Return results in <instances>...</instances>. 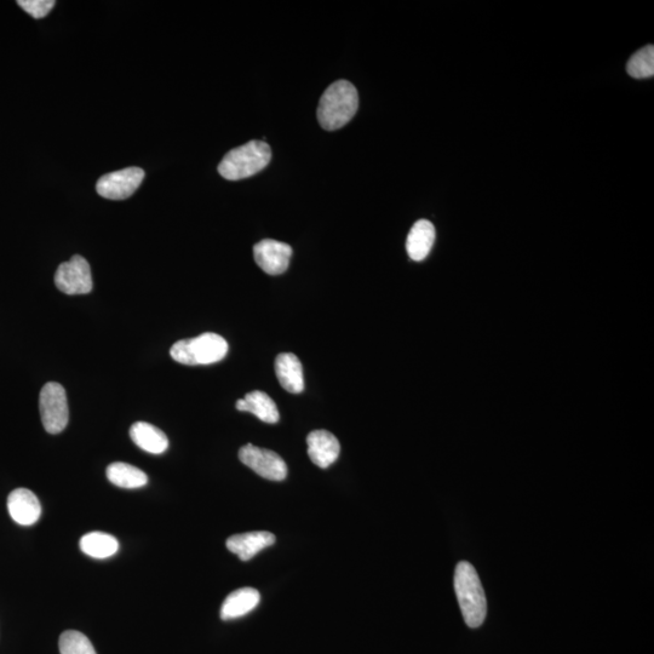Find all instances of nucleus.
<instances>
[{
  "instance_id": "nucleus-8",
  "label": "nucleus",
  "mask_w": 654,
  "mask_h": 654,
  "mask_svg": "<svg viewBox=\"0 0 654 654\" xmlns=\"http://www.w3.org/2000/svg\"><path fill=\"white\" fill-rule=\"evenodd\" d=\"M145 179V171L140 168H126L102 176L97 182V193L109 200H124L133 195Z\"/></svg>"
},
{
  "instance_id": "nucleus-18",
  "label": "nucleus",
  "mask_w": 654,
  "mask_h": 654,
  "mask_svg": "<svg viewBox=\"0 0 654 654\" xmlns=\"http://www.w3.org/2000/svg\"><path fill=\"white\" fill-rule=\"evenodd\" d=\"M107 479L122 489H140L148 483V476L131 464L117 462L107 468Z\"/></svg>"
},
{
  "instance_id": "nucleus-10",
  "label": "nucleus",
  "mask_w": 654,
  "mask_h": 654,
  "mask_svg": "<svg viewBox=\"0 0 654 654\" xmlns=\"http://www.w3.org/2000/svg\"><path fill=\"white\" fill-rule=\"evenodd\" d=\"M307 445L309 458L321 469L329 468L340 456V441L327 430H314L307 436Z\"/></svg>"
},
{
  "instance_id": "nucleus-2",
  "label": "nucleus",
  "mask_w": 654,
  "mask_h": 654,
  "mask_svg": "<svg viewBox=\"0 0 654 654\" xmlns=\"http://www.w3.org/2000/svg\"><path fill=\"white\" fill-rule=\"evenodd\" d=\"M455 590L464 622L470 628H479L486 618V596L478 572L467 561L456 567Z\"/></svg>"
},
{
  "instance_id": "nucleus-11",
  "label": "nucleus",
  "mask_w": 654,
  "mask_h": 654,
  "mask_svg": "<svg viewBox=\"0 0 654 654\" xmlns=\"http://www.w3.org/2000/svg\"><path fill=\"white\" fill-rule=\"evenodd\" d=\"M8 510L11 519L22 526L36 524L42 515V506L38 497L27 489H17L10 493Z\"/></svg>"
},
{
  "instance_id": "nucleus-5",
  "label": "nucleus",
  "mask_w": 654,
  "mask_h": 654,
  "mask_svg": "<svg viewBox=\"0 0 654 654\" xmlns=\"http://www.w3.org/2000/svg\"><path fill=\"white\" fill-rule=\"evenodd\" d=\"M40 417L49 434H59L66 429L70 421L67 394L60 383L45 384L39 397Z\"/></svg>"
},
{
  "instance_id": "nucleus-6",
  "label": "nucleus",
  "mask_w": 654,
  "mask_h": 654,
  "mask_svg": "<svg viewBox=\"0 0 654 654\" xmlns=\"http://www.w3.org/2000/svg\"><path fill=\"white\" fill-rule=\"evenodd\" d=\"M55 284L63 294L86 295L93 290V275L89 262L82 256H73L62 263L55 274Z\"/></svg>"
},
{
  "instance_id": "nucleus-20",
  "label": "nucleus",
  "mask_w": 654,
  "mask_h": 654,
  "mask_svg": "<svg viewBox=\"0 0 654 654\" xmlns=\"http://www.w3.org/2000/svg\"><path fill=\"white\" fill-rule=\"evenodd\" d=\"M627 72L635 79L651 78L654 74V47L647 45L641 49L628 62Z\"/></svg>"
},
{
  "instance_id": "nucleus-1",
  "label": "nucleus",
  "mask_w": 654,
  "mask_h": 654,
  "mask_svg": "<svg viewBox=\"0 0 654 654\" xmlns=\"http://www.w3.org/2000/svg\"><path fill=\"white\" fill-rule=\"evenodd\" d=\"M359 108V95L348 80H337L321 96L317 117L321 128L335 131L351 122Z\"/></svg>"
},
{
  "instance_id": "nucleus-16",
  "label": "nucleus",
  "mask_w": 654,
  "mask_h": 654,
  "mask_svg": "<svg viewBox=\"0 0 654 654\" xmlns=\"http://www.w3.org/2000/svg\"><path fill=\"white\" fill-rule=\"evenodd\" d=\"M130 438L141 450L160 455L168 450L169 439L163 430L146 422H136L130 428Z\"/></svg>"
},
{
  "instance_id": "nucleus-21",
  "label": "nucleus",
  "mask_w": 654,
  "mask_h": 654,
  "mask_svg": "<svg viewBox=\"0 0 654 654\" xmlns=\"http://www.w3.org/2000/svg\"><path fill=\"white\" fill-rule=\"evenodd\" d=\"M59 647L61 654H97L90 640L76 630L65 631L60 636Z\"/></svg>"
},
{
  "instance_id": "nucleus-22",
  "label": "nucleus",
  "mask_w": 654,
  "mask_h": 654,
  "mask_svg": "<svg viewBox=\"0 0 654 654\" xmlns=\"http://www.w3.org/2000/svg\"><path fill=\"white\" fill-rule=\"evenodd\" d=\"M17 4L34 19H43L53 10L56 3L54 0H19Z\"/></svg>"
},
{
  "instance_id": "nucleus-17",
  "label": "nucleus",
  "mask_w": 654,
  "mask_h": 654,
  "mask_svg": "<svg viewBox=\"0 0 654 654\" xmlns=\"http://www.w3.org/2000/svg\"><path fill=\"white\" fill-rule=\"evenodd\" d=\"M237 410L252 413L261 421L269 424L278 423L280 420V413L274 400L260 390L248 393L244 399L238 400Z\"/></svg>"
},
{
  "instance_id": "nucleus-13",
  "label": "nucleus",
  "mask_w": 654,
  "mask_h": 654,
  "mask_svg": "<svg viewBox=\"0 0 654 654\" xmlns=\"http://www.w3.org/2000/svg\"><path fill=\"white\" fill-rule=\"evenodd\" d=\"M275 374L286 392L300 394L304 390L303 366L292 353H281L275 359Z\"/></svg>"
},
{
  "instance_id": "nucleus-3",
  "label": "nucleus",
  "mask_w": 654,
  "mask_h": 654,
  "mask_svg": "<svg viewBox=\"0 0 654 654\" xmlns=\"http://www.w3.org/2000/svg\"><path fill=\"white\" fill-rule=\"evenodd\" d=\"M271 159L268 143L254 140L229 151L218 165V172L229 181L244 180L265 169Z\"/></svg>"
},
{
  "instance_id": "nucleus-4",
  "label": "nucleus",
  "mask_w": 654,
  "mask_h": 654,
  "mask_svg": "<svg viewBox=\"0 0 654 654\" xmlns=\"http://www.w3.org/2000/svg\"><path fill=\"white\" fill-rule=\"evenodd\" d=\"M227 353L225 338L212 332L176 342L170 349L176 363L188 366L215 364L225 359Z\"/></svg>"
},
{
  "instance_id": "nucleus-14",
  "label": "nucleus",
  "mask_w": 654,
  "mask_h": 654,
  "mask_svg": "<svg viewBox=\"0 0 654 654\" xmlns=\"http://www.w3.org/2000/svg\"><path fill=\"white\" fill-rule=\"evenodd\" d=\"M261 595L254 588H242L229 594L221 607L223 621H232L248 615L260 604Z\"/></svg>"
},
{
  "instance_id": "nucleus-7",
  "label": "nucleus",
  "mask_w": 654,
  "mask_h": 654,
  "mask_svg": "<svg viewBox=\"0 0 654 654\" xmlns=\"http://www.w3.org/2000/svg\"><path fill=\"white\" fill-rule=\"evenodd\" d=\"M239 460L267 480L283 481L288 476V466L285 461L278 453L271 450L248 444L240 449Z\"/></svg>"
},
{
  "instance_id": "nucleus-15",
  "label": "nucleus",
  "mask_w": 654,
  "mask_h": 654,
  "mask_svg": "<svg viewBox=\"0 0 654 654\" xmlns=\"http://www.w3.org/2000/svg\"><path fill=\"white\" fill-rule=\"evenodd\" d=\"M435 242V228L432 222L420 220L413 225L407 237L406 250L411 260L423 261L427 258Z\"/></svg>"
},
{
  "instance_id": "nucleus-9",
  "label": "nucleus",
  "mask_w": 654,
  "mask_h": 654,
  "mask_svg": "<svg viewBox=\"0 0 654 654\" xmlns=\"http://www.w3.org/2000/svg\"><path fill=\"white\" fill-rule=\"evenodd\" d=\"M257 266L269 275H280L288 271L292 256L289 244L265 239L257 243L254 248Z\"/></svg>"
},
{
  "instance_id": "nucleus-12",
  "label": "nucleus",
  "mask_w": 654,
  "mask_h": 654,
  "mask_svg": "<svg viewBox=\"0 0 654 654\" xmlns=\"http://www.w3.org/2000/svg\"><path fill=\"white\" fill-rule=\"evenodd\" d=\"M275 536L267 531L240 533L227 539L229 552L238 556L242 561H249L263 549L272 547Z\"/></svg>"
},
{
  "instance_id": "nucleus-19",
  "label": "nucleus",
  "mask_w": 654,
  "mask_h": 654,
  "mask_svg": "<svg viewBox=\"0 0 654 654\" xmlns=\"http://www.w3.org/2000/svg\"><path fill=\"white\" fill-rule=\"evenodd\" d=\"M80 549L90 558L108 559L116 555L119 543L116 537L103 532H90L80 539Z\"/></svg>"
}]
</instances>
